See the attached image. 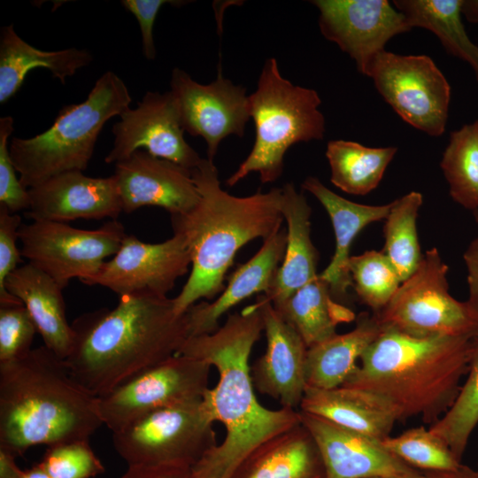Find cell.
Wrapping results in <instances>:
<instances>
[{"label": "cell", "mask_w": 478, "mask_h": 478, "mask_svg": "<svg viewBox=\"0 0 478 478\" xmlns=\"http://www.w3.org/2000/svg\"><path fill=\"white\" fill-rule=\"evenodd\" d=\"M263 331L262 313L254 303L229 314L214 332L189 337L177 353L203 360L219 374L201 403L210 419L224 426L226 436L192 467L194 478H231L258 447L301 423L298 410L269 409L256 397L250 357Z\"/></svg>", "instance_id": "obj_1"}, {"label": "cell", "mask_w": 478, "mask_h": 478, "mask_svg": "<svg viewBox=\"0 0 478 478\" xmlns=\"http://www.w3.org/2000/svg\"><path fill=\"white\" fill-rule=\"evenodd\" d=\"M112 309L76 318L65 359L88 390L103 396L141 372L176 355L189 337L187 313L167 297L124 296Z\"/></svg>", "instance_id": "obj_2"}, {"label": "cell", "mask_w": 478, "mask_h": 478, "mask_svg": "<svg viewBox=\"0 0 478 478\" xmlns=\"http://www.w3.org/2000/svg\"><path fill=\"white\" fill-rule=\"evenodd\" d=\"M200 195L194 208L171 215L173 233L181 235L191 259L190 274L173 298L178 314L202 298L224 290L223 281L235 254L249 242L265 240L281 227V188L248 197L230 195L220 187L213 161L203 158L191 169Z\"/></svg>", "instance_id": "obj_3"}, {"label": "cell", "mask_w": 478, "mask_h": 478, "mask_svg": "<svg viewBox=\"0 0 478 478\" xmlns=\"http://www.w3.org/2000/svg\"><path fill=\"white\" fill-rule=\"evenodd\" d=\"M102 425L98 397L45 345L0 362V449L18 457L35 445L89 440Z\"/></svg>", "instance_id": "obj_4"}, {"label": "cell", "mask_w": 478, "mask_h": 478, "mask_svg": "<svg viewBox=\"0 0 478 478\" xmlns=\"http://www.w3.org/2000/svg\"><path fill=\"white\" fill-rule=\"evenodd\" d=\"M475 337L418 338L382 328L361 356V365L342 386L382 397L400 421L420 417L430 426L455 401L470 366Z\"/></svg>", "instance_id": "obj_5"}, {"label": "cell", "mask_w": 478, "mask_h": 478, "mask_svg": "<svg viewBox=\"0 0 478 478\" xmlns=\"http://www.w3.org/2000/svg\"><path fill=\"white\" fill-rule=\"evenodd\" d=\"M131 102L125 82L107 71L84 101L64 105L48 129L30 138L13 137L9 150L23 187L29 189L58 174L86 170L103 127Z\"/></svg>", "instance_id": "obj_6"}, {"label": "cell", "mask_w": 478, "mask_h": 478, "mask_svg": "<svg viewBox=\"0 0 478 478\" xmlns=\"http://www.w3.org/2000/svg\"><path fill=\"white\" fill-rule=\"evenodd\" d=\"M249 100L255 142L250 154L227 180L229 187L253 172L259 173L262 183L275 181L282 173L284 155L292 145L321 140L326 132L318 92L285 79L275 58L265 61Z\"/></svg>", "instance_id": "obj_7"}, {"label": "cell", "mask_w": 478, "mask_h": 478, "mask_svg": "<svg viewBox=\"0 0 478 478\" xmlns=\"http://www.w3.org/2000/svg\"><path fill=\"white\" fill-rule=\"evenodd\" d=\"M447 274L438 250L427 251L417 270L374 313L382 327L418 338L477 336L478 314L449 293Z\"/></svg>", "instance_id": "obj_8"}, {"label": "cell", "mask_w": 478, "mask_h": 478, "mask_svg": "<svg viewBox=\"0 0 478 478\" xmlns=\"http://www.w3.org/2000/svg\"><path fill=\"white\" fill-rule=\"evenodd\" d=\"M201 400L160 408L142 416L112 433L114 449L128 466L193 467L218 445L214 422Z\"/></svg>", "instance_id": "obj_9"}, {"label": "cell", "mask_w": 478, "mask_h": 478, "mask_svg": "<svg viewBox=\"0 0 478 478\" xmlns=\"http://www.w3.org/2000/svg\"><path fill=\"white\" fill-rule=\"evenodd\" d=\"M127 234L117 220L88 230L64 222L32 220L21 224V256L64 289L70 281L81 282L99 272L105 259L119 250Z\"/></svg>", "instance_id": "obj_10"}, {"label": "cell", "mask_w": 478, "mask_h": 478, "mask_svg": "<svg viewBox=\"0 0 478 478\" xmlns=\"http://www.w3.org/2000/svg\"><path fill=\"white\" fill-rule=\"evenodd\" d=\"M212 366L176 354L98 397L103 424L116 433L155 410L200 401Z\"/></svg>", "instance_id": "obj_11"}, {"label": "cell", "mask_w": 478, "mask_h": 478, "mask_svg": "<svg viewBox=\"0 0 478 478\" xmlns=\"http://www.w3.org/2000/svg\"><path fill=\"white\" fill-rule=\"evenodd\" d=\"M366 76L406 123L431 136L444 132L451 87L428 56L383 50L372 62Z\"/></svg>", "instance_id": "obj_12"}, {"label": "cell", "mask_w": 478, "mask_h": 478, "mask_svg": "<svg viewBox=\"0 0 478 478\" xmlns=\"http://www.w3.org/2000/svg\"><path fill=\"white\" fill-rule=\"evenodd\" d=\"M191 266L183 237L173 233L162 243H143L127 235L118 251L99 272L81 283L107 288L120 297H167L176 281Z\"/></svg>", "instance_id": "obj_13"}, {"label": "cell", "mask_w": 478, "mask_h": 478, "mask_svg": "<svg viewBox=\"0 0 478 478\" xmlns=\"http://www.w3.org/2000/svg\"><path fill=\"white\" fill-rule=\"evenodd\" d=\"M219 67L216 80L209 84L197 82L178 67L173 69L170 81L184 132L204 139L212 161L223 139L244 135L251 118L246 89L224 78Z\"/></svg>", "instance_id": "obj_14"}, {"label": "cell", "mask_w": 478, "mask_h": 478, "mask_svg": "<svg viewBox=\"0 0 478 478\" xmlns=\"http://www.w3.org/2000/svg\"><path fill=\"white\" fill-rule=\"evenodd\" d=\"M112 127V149L105 163H119L135 151L150 154L176 163L189 170L203 158L186 142L175 99L172 92L148 91L135 108L127 109Z\"/></svg>", "instance_id": "obj_15"}, {"label": "cell", "mask_w": 478, "mask_h": 478, "mask_svg": "<svg viewBox=\"0 0 478 478\" xmlns=\"http://www.w3.org/2000/svg\"><path fill=\"white\" fill-rule=\"evenodd\" d=\"M323 36L337 44L367 75L378 54L395 35L412 29L405 15L387 0H315Z\"/></svg>", "instance_id": "obj_16"}, {"label": "cell", "mask_w": 478, "mask_h": 478, "mask_svg": "<svg viewBox=\"0 0 478 478\" xmlns=\"http://www.w3.org/2000/svg\"><path fill=\"white\" fill-rule=\"evenodd\" d=\"M299 412L301 424L316 443L326 478H407L421 471L390 452L381 439Z\"/></svg>", "instance_id": "obj_17"}, {"label": "cell", "mask_w": 478, "mask_h": 478, "mask_svg": "<svg viewBox=\"0 0 478 478\" xmlns=\"http://www.w3.org/2000/svg\"><path fill=\"white\" fill-rule=\"evenodd\" d=\"M113 175L122 212L127 213L143 206H158L170 215L182 214L200 199L191 170L143 150L116 163Z\"/></svg>", "instance_id": "obj_18"}, {"label": "cell", "mask_w": 478, "mask_h": 478, "mask_svg": "<svg viewBox=\"0 0 478 478\" xmlns=\"http://www.w3.org/2000/svg\"><path fill=\"white\" fill-rule=\"evenodd\" d=\"M255 303L262 313L266 348L251 366L254 388L278 401L281 407L299 410L306 389L308 347L271 302L260 294Z\"/></svg>", "instance_id": "obj_19"}, {"label": "cell", "mask_w": 478, "mask_h": 478, "mask_svg": "<svg viewBox=\"0 0 478 478\" xmlns=\"http://www.w3.org/2000/svg\"><path fill=\"white\" fill-rule=\"evenodd\" d=\"M28 193L30 204L24 215L32 220H117L122 212L113 174L95 178L81 171L66 172L29 189Z\"/></svg>", "instance_id": "obj_20"}, {"label": "cell", "mask_w": 478, "mask_h": 478, "mask_svg": "<svg viewBox=\"0 0 478 478\" xmlns=\"http://www.w3.org/2000/svg\"><path fill=\"white\" fill-rule=\"evenodd\" d=\"M286 231L280 228L263 242L259 251L229 277L227 286L213 302H199L186 312L189 337L217 330L220 318L254 294L270 290L286 249Z\"/></svg>", "instance_id": "obj_21"}, {"label": "cell", "mask_w": 478, "mask_h": 478, "mask_svg": "<svg viewBox=\"0 0 478 478\" xmlns=\"http://www.w3.org/2000/svg\"><path fill=\"white\" fill-rule=\"evenodd\" d=\"M302 188L319 200L331 220L335 250L330 263L319 276L328 283L335 301L343 299L352 286L348 268L351 246L365 227L386 219L392 202L382 205L358 204L340 197L312 176L303 181Z\"/></svg>", "instance_id": "obj_22"}, {"label": "cell", "mask_w": 478, "mask_h": 478, "mask_svg": "<svg viewBox=\"0 0 478 478\" xmlns=\"http://www.w3.org/2000/svg\"><path fill=\"white\" fill-rule=\"evenodd\" d=\"M4 289L27 308L43 345L66 359L73 343V331L66 315L63 289L50 276L30 263L11 273Z\"/></svg>", "instance_id": "obj_23"}, {"label": "cell", "mask_w": 478, "mask_h": 478, "mask_svg": "<svg viewBox=\"0 0 478 478\" xmlns=\"http://www.w3.org/2000/svg\"><path fill=\"white\" fill-rule=\"evenodd\" d=\"M299 411L381 440L389 436L398 421L387 400L371 391L346 386L329 389L306 387Z\"/></svg>", "instance_id": "obj_24"}, {"label": "cell", "mask_w": 478, "mask_h": 478, "mask_svg": "<svg viewBox=\"0 0 478 478\" xmlns=\"http://www.w3.org/2000/svg\"><path fill=\"white\" fill-rule=\"evenodd\" d=\"M281 191V213L287 222L286 249L270 290L261 294L272 304L285 300L319 275V254L311 239L312 209L292 183H286Z\"/></svg>", "instance_id": "obj_25"}, {"label": "cell", "mask_w": 478, "mask_h": 478, "mask_svg": "<svg viewBox=\"0 0 478 478\" xmlns=\"http://www.w3.org/2000/svg\"><path fill=\"white\" fill-rule=\"evenodd\" d=\"M231 478H326V474L315 442L300 423L258 447Z\"/></svg>", "instance_id": "obj_26"}, {"label": "cell", "mask_w": 478, "mask_h": 478, "mask_svg": "<svg viewBox=\"0 0 478 478\" xmlns=\"http://www.w3.org/2000/svg\"><path fill=\"white\" fill-rule=\"evenodd\" d=\"M93 56L87 50H39L20 38L12 24L0 31V104H5L20 89L27 73L35 68L48 69L62 84L68 77L90 64Z\"/></svg>", "instance_id": "obj_27"}, {"label": "cell", "mask_w": 478, "mask_h": 478, "mask_svg": "<svg viewBox=\"0 0 478 478\" xmlns=\"http://www.w3.org/2000/svg\"><path fill=\"white\" fill-rule=\"evenodd\" d=\"M382 332V327L374 314L370 316L367 312H362L351 331L336 334L308 348L306 387L329 389L342 386L357 369V360Z\"/></svg>", "instance_id": "obj_28"}, {"label": "cell", "mask_w": 478, "mask_h": 478, "mask_svg": "<svg viewBox=\"0 0 478 478\" xmlns=\"http://www.w3.org/2000/svg\"><path fill=\"white\" fill-rule=\"evenodd\" d=\"M272 305L308 348L335 335L338 324L355 320V313L332 297L328 283L319 275L285 300Z\"/></svg>", "instance_id": "obj_29"}, {"label": "cell", "mask_w": 478, "mask_h": 478, "mask_svg": "<svg viewBox=\"0 0 478 478\" xmlns=\"http://www.w3.org/2000/svg\"><path fill=\"white\" fill-rule=\"evenodd\" d=\"M393 5L412 28L433 32L449 53L472 67L478 81V46L471 41L462 22L463 0H396Z\"/></svg>", "instance_id": "obj_30"}, {"label": "cell", "mask_w": 478, "mask_h": 478, "mask_svg": "<svg viewBox=\"0 0 478 478\" xmlns=\"http://www.w3.org/2000/svg\"><path fill=\"white\" fill-rule=\"evenodd\" d=\"M397 149L372 148L346 140L328 143L326 157L331 182L345 193L364 196L374 190Z\"/></svg>", "instance_id": "obj_31"}, {"label": "cell", "mask_w": 478, "mask_h": 478, "mask_svg": "<svg viewBox=\"0 0 478 478\" xmlns=\"http://www.w3.org/2000/svg\"><path fill=\"white\" fill-rule=\"evenodd\" d=\"M423 197L411 191L392 202L385 219L383 253L396 268L403 281L419 267L423 255L417 232V218Z\"/></svg>", "instance_id": "obj_32"}, {"label": "cell", "mask_w": 478, "mask_h": 478, "mask_svg": "<svg viewBox=\"0 0 478 478\" xmlns=\"http://www.w3.org/2000/svg\"><path fill=\"white\" fill-rule=\"evenodd\" d=\"M440 166L451 198L467 210H478V120L451 133Z\"/></svg>", "instance_id": "obj_33"}, {"label": "cell", "mask_w": 478, "mask_h": 478, "mask_svg": "<svg viewBox=\"0 0 478 478\" xmlns=\"http://www.w3.org/2000/svg\"><path fill=\"white\" fill-rule=\"evenodd\" d=\"M466 376L452 405L428 428L460 462L478 424V336L474 338V353Z\"/></svg>", "instance_id": "obj_34"}, {"label": "cell", "mask_w": 478, "mask_h": 478, "mask_svg": "<svg viewBox=\"0 0 478 478\" xmlns=\"http://www.w3.org/2000/svg\"><path fill=\"white\" fill-rule=\"evenodd\" d=\"M348 268L358 297L374 313L388 305L402 283L383 251H367L351 256Z\"/></svg>", "instance_id": "obj_35"}, {"label": "cell", "mask_w": 478, "mask_h": 478, "mask_svg": "<svg viewBox=\"0 0 478 478\" xmlns=\"http://www.w3.org/2000/svg\"><path fill=\"white\" fill-rule=\"evenodd\" d=\"M382 443L390 452L418 470H452L462 464L443 440L423 426L410 428L397 436H389Z\"/></svg>", "instance_id": "obj_36"}, {"label": "cell", "mask_w": 478, "mask_h": 478, "mask_svg": "<svg viewBox=\"0 0 478 478\" xmlns=\"http://www.w3.org/2000/svg\"><path fill=\"white\" fill-rule=\"evenodd\" d=\"M39 465L51 478H93L104 472L89 440L49 446Z\"/></svg>", "instance_id": "obj_37"}, {"label": "cell", "mask_w": 478, "mask_h": 478, "mask_svg": "<svg viewBox=\"0 0 478 478\" xmlns=\"http://www.w3.org/2000/svg\"><path fill=\"white\" fill-rule=\"evenodd\" d=\"M35 333L37 328L22 303L0 305V362L27 355Z\"/></svg>", "instance_id": "obj_38"}, {"label": "cell", "mask_w": 478, "mask_h": 478, "mask_svg": "<svg viewBox=\"0 0 478 478\" xmlns=\"http://www.w3.org/2000/svg\"><path fill=\"white\" fill-rule=\"evenodd\" d=\"M13 131L12 116L0 118V204L12 213L27 211L30 204L28 189L24 188L9 150V139Z\"/></svg>", "instance_id": "obj_39"}, {"label": "cell", "mask_w": 478, "mask_h": 478, "mask_svg": "<svg viewBox=\"0 0 478 478\" xmlns=\"http://www.w3.org/2000/svg\"><path fill=\"white\" fill-rule=\"evenodd\" d=\"M21 224V217L18 213H12L0 204V305L22 303L4 289L6 278L22 262L17 246Z\"/></svg>", "instance_id": "obj_40"}, {"label": "cell", "mask_w": 478, "mask_h": 478, "mask_svg": "<svg viewBox=\"0 0 478 478\" xmlns=\"http://www.w3.org/2000/svg\"><path fill=\"white\" fill-rule=\"evenodd\" d=\"M122 6L132 13L138 21L143 43V53L147 60H154L156 49L153 39V27L160 8L166 4L181 5L182 1L168 0H122Z\"/></svg>", "instance_id": "obj_41"}, {"label": "cell", "mask_w": 478, "mask_h": 478, "mask_svg": "<svg viewBox=\"0 0 478 478\" xmlns=\"http://www.w3.org/2000/svg\"><path fill=\"white\" fill-rule=\"evenodd\" d=\"M120 478H194L192 467L129 466Z\"/></svg>", "instance_id": "obj_42"}, {"label": "cell", "mask_w": 478, "mask_h": 478, "mask_svg": "<svg viewBox=\"0 0 478 478\" xmlns=\"http://www.w3.org/2000/svg\"><path fill=\"white\" fill-rule=\"evenodd\" d=\"M467 271L468 299L472 310L478 314V236L474 238L464 253Z\"/></svg>", "instance_id": "obj_43"}, {"label": "cell", "mask_w": 478, "mask_h": 478, "mask_svg": "<svg viewBox=\"0 0 478 478\" xmlns=\"http://www.w3.org/2000/svg\"><path fill=\"white\" fill-rule=\"evenodd\" d=\"M407 478H478V469L461 464L458 468L444 471H420Z\"/></svg>", "instance_id": "obj_44"}, {"label": "cell", "mask_w": 478, "mask_h": 478, "mask_svg": "<svg viewBox=\"0 0 478 478\" xmlns=\"http://www.w3.org/2000/svg\"><path fill=\"white\" fill-rule=\"evenodd\" d=\"M16 457L0 449V478H21L24 471L15 462Z\"/></svg>", "instance_id": "obj_45"}, {"label": "cell", "mask_w": 478, "mask_h": 478, "mask_svg": "<svg viewBox=\"0 0 478 478\" xmlns=\"http://www.w3.org/2000/svg\"><path fill=\"white\" fill-rule=\"evenodd\" d=\"M462 13L471 22H478V0H463Z\"/></svg>", "instance_id": "obj_46"}, {"label": "cell", "mask_w": 478, "mask_h": 478, "mask_svg": "<svg viewBox=\"0 0 478 478\" xmlns=\"http://www.w3.org/2000/svg\"><path fill=\"white\" fill-rule=\"evenodd\" d=\"M21 478H51L39 465V463L31 468L24 471Z\"/></svg>", "instance_id": "obj_47"}, {"label": "cell", "mask_w": 478, "mask_h": 478, "mask_svg": "<svg viewBox=\"0 0 478 478\" xmlns=\"http://www.w3.org/2000/svg\"><path fill=\"white\" fill-rule=\"evenodd\" d=\"M473 214H474L475 222H476L477 225H478V210L474 211V212H473Z\"/></svg>", "instance_id": "obj_48"}]
</instances>
